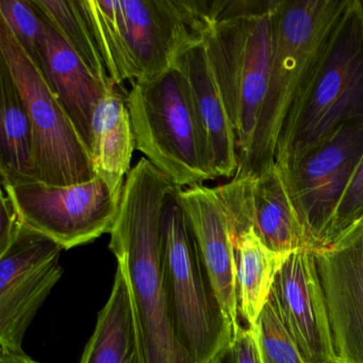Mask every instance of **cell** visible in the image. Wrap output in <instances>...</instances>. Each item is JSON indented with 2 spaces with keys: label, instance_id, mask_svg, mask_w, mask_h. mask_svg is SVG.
<instances>
[{
  "label": "cell",
  "instance_id": "obj_15",
  "mask_svg": "<svg viewBox=\"0 0 363 363\" xmlns=\"http://www.w3.org/2000/svg\"><path fill=\"white\" fill-rule=\"evenodd\" d=\"M235 175L241 178L246 213L252 228L267 247L280 254L315 252L277 163L267 165L257 175Z\"/></svg>",
  "mask_w": 363,
  "mask_h": 363
},
{
  "label": "cell",
  "instance_id": "obj_7",
  "mask_svg": "<svg viewBox=\"0 0 363 363\" xmlns=\"http://www.w3.org/2000/svg\"><path fill=\"white\" fill-rule=\"evenodd\" d=\"M178 190L163 211V272L172 318L191 363H220L233 344L235 326L212 288Z\"/></svg>",
  "mask_w": 363,
  "mask_h": 363
},
{
  "label": "cell",
  "instance_id": "obj_1",
  "mask_svg": "<svg viewBox=\"0 0 363 363\" xmlns=\"http://www.w3.org/2000/svg\"><path fill=\"white\" fill-rule=\"evenodd\" d=\"M146 158L129 172L109 248L128 280L147 363H191L172 318L163 272V211L177 191Z\"/></svg>",
  "mask_w": 363,
  "mask_h": 363
},
{
  "label": "cell",
  "instance_id": "obj_24",
  "mask_svg": "<svg viewBox=\"0 0 363 363\" xmlns=\"http://www.w3.org/2000/svg\"><path fill=\"white\" fill-rule=\"evenodd\" d=\"M263 363H306L269 296L255 327Z\"/></svg>",
  "mask_w": 363,
  "mask_h": 363
},
{
  "label": "cell",
  "instance_id": "obj_16",
  "mask_svg": "<svg viewBox=\"0 0 363 363\" xmlns=\"http://www.w3.org/2000/svg\"><path fill=\"white\" fill-rule=\"evenodd\" d=\"M44 22L43 73L90 152L95 110L113 86L96 77L45 18Z\"/></svg>",
  "mask_w": 363,
  "mask_h": 363
},
{
  "label": "cell",
  "instance_id": "obj_23",
  "mask_svg": "<svg viewBox=\"0 0 363 363\" xmlns=\"http://www.w3.org/2000/svg\"><path fill=\"white\" fill-rule=\"evenodd\" d=\"M0 20L7 24L29 58L43 72L45 22L33 0H1Z\"/></svg>",
  "mask_w": 363,
  "mask_h": 363
},
{
  "label": "cell",
  "instance_id": "obj_21",
  "mask_svg": "<svg viewBox=\"0 0 363 363\" xmlns=\"http://www.w3.org/2000/svg\"><path fill=\"white\" fill-rule=\"evenodd\" d=\"M233 241L239 313L247 327L255 328L271 296L276 275L291 254H280L267 247L252 227L238 235Z\"/></svg>",
  "mask_w": 363,
  "mask_h": 363
},
{
  "label": "cell",
  "instance_id": "obj_13",
  "mask_svg": "<svg viewBox=\"0 0 363 363\" xmlns=\"http://www.w3.org/2000/svg\"><path fill=\"white\" fill-rule=\"evenodd\" d=\"M271 296L306 363H337L314 252L299 250L286 258Z\"/></svg>",
  "mask_w": 363,
  "mask_h": 363
},
{
  "label": "cell",
  "instance_id": "obj_2",
  "mask_svg": "<svg viewBox=\"0 0 363 363\" xmlns=\"http://www.w3.org/2000/svg\"><path fill=\"white\" fill-rule=\"evenodd\" d=\"M110 80L150 82L203 43L211 0H82Z\"/></svg>",
  "mask_w": 363,
  "mask_h": 363
},
{
  "label": "cell",
  "instance_id": "obj_8",
  "mask_svg": "<svg viewBox=\"0 0 363 363\" xmlns=\"http://www.w3.org/2000/svg\"><path fill=\"white\" fill-rule=\"evenodd\" d=\"M0 55L18 86L33 128L35 179L67 186L95 177L90 152L63 109L45 74L0 20Z\"/></svg>",
  "mask_w": 363,
  "mask_h": 363
},
{
  "label": "cell",
  "instance_id": "obj_17",
  "mask_svg": "<svg viewBox=\"0 0 363 363\" xmlns=\"http://www.w3.org/2000/svg\"><path fill=\"white\" fill-rule=\"evenodd\" d=\"M176 65L190 86L211 155L214 177L233 178L239 167L237 137L203 43L189 50Z\"/></svg>",
  "mask_w": 363,
  "mask_h": 363
},
{
  "label": "cell",
  "instance_id": "obj_11",
  "mask_svg": "<svg viewBox=\"0 0 363 363\" xmlns=\"http://www.w3.org/2000/svg\"><path fill=\"white\" fill-rule=\"evenodd\" d=\"M62 250L25 223L0 250V347L23 350L29 325L62 277Z\"/></svg>",
  "mask_w": 363,
  "mask_h": 363
},
{
  "label": "cell",
  "instance_id": "obj_28",
  "mask_svg": "<svg viewBox=\"0 0 363 363\" xmlns=\"http://www.w3.org/2000/svg\"><path fill=\"white\" fill-rule=\"evenodd\" d=\"M0 363H39L27 356L23 350L0 347Z\"/></svg>",
  "mask_w": 363,
  "mask_h": 363
},
{
  "label": "cell",
  "instance_id": "obj_26",
  "mask_svg": "<svg viewBox=\"0 0 363 363\" xmlns=\"http://www.w3.org/2000/svg\"><path fill=\"white\" fill-rule=\"evenodd\" d=\"M224 363H263L254 328L240 326L233 344L224 357Z\"/></svg>",
  "mask_w": 363,
  "mask_h": 363
},
{
  "label": "cell",
  "instance_id": "obj_18",
  "mask_svg": "<svg viewBox=\"0 0 363 363\" xmlns=\"http://www.w3.org/2000/svg\"><path fill=\"white\" fill-rule=\"evenodd\" d=\"M135 150V133L126 99L118 86H113L95 110L90 156L94 175L106 182L120 201Z\"/></svg>",
  "mask_w": 363,
  "mask_h": 363
},
{
  "label": "cell",
  "instance_id": "obj_20",
  "mask_svg": "<svg viewBox=\"0 0 363 363\" xmlns=\"http://www.w3.org/2000/svg\"><path fill=\"white\" fill-rule=\"evenodd\" d=\"M0 173L3 186L37 180L30 118L3 58L0 59Z\"/></svg>",
  "mask_w": 363,
  "mask_h": 363
},
{
  "label": "cell",
  "instance_id": "obj_3",
  "mask_svg": "<svg viewBox=\"0 0 363 363\" xmlns=\"http://www.w3.org/2000/svg\"><path fill=\"white\" fill-rule=\"evenodd\" d=\"M280 0H212L203 45L237 137L250 152L269 84Z\"/></svg>",
  "mask_w": 363,
  "mask_h": 363
},
{
  "label": "cell",
  "instance_id": "obj_25",
  "mask_svg": "<svg viewBox=\"0 0 363 363\" xmlns=\"http://www.w3.org/2000/svg\"><path fill=\"white\" fill-rule=\"evenodd\" d=\"M363 220V156L344 192L335 212L325 246L333 243L344 231ZM324 246V247H325Z\"/></svg>",
  "mask_w": 363,
  "mask_h": 363
},
{
  "label": "cell",
  "instance_id": "obj_14",
  "mask_svg": "<svg viewBox=\"0 0 363 363\" xmlns=\"http://www.w3.org/2000/svg\"><path fill=\"white\" fill-rule=\"evenodd\" d=\"M177 197L196 240L212 288L237 330L241 324L235 241L233 227L218 190L201 184L179 189Z\"/></svg>",
  "mask_w": 363,
  "mask_h": 363
},
{
  "label": "cell",
  "instance_id": "obj_4",
  "mask_svg": "<svg viewBox=\"0 0 363 363\" xmlns=\"http://www.w3.org/2000/svg\"><path fill=\"white\" fill-rule=\"evenodd\" d=\"M363 124V8L348 0L284 122L275 162L315 145L347 125Z\"/></svg>",
  "mask_w": 363,
  "mask_h": 363
},
{
  "label": "cell",
  "instance_id": "obj_30",
  "mask_svg": "<svg viewBox=\"0 0 363 363\" xmlns=\"http://www.w3.org/2000/svg\"><path fill=\"white\" fill-rule=\"evenodd\" d=\"M361 4H362V8H363V1H361Z\"/></svg>",
  "mask_w": 363,
  "mask_h": 363
},
{
  "label": "cell",
  "instance_id": "obj_5",
  "mask_svg": "<svg viewBox=\"0 0 363 363\" xmlns=\"http://www.w3.org/2000/svg\"><path fill=\"white\" fill-rule=\"evenodd\" d=\"M348 0H280L269 84L250 152L235 174L257 175L275 162L284 122Z\"/></svg>",
  "mask_w": 363,
  "mask_h": 363
},
{
  "label": "cell",
  "instance_id": "obj_27",
  "mask_svg": "<svg viewBox=\"0 0 363 363\" xmlns=\"http://www.w3.org/2000/svg\"><path fill=\"white\" fill-rule=\"evenodd\" d=\"M0 250H5L14 235L18 233L24 220L14 209L10 199L5 193L1 194V222H0Z\"/></svg>",
  "mask_w": 363,
  "mask_h": 363
},
{
  "label": "cell",
  "instance_id": "obj_12",
  "mask_svg": "<svg viewBox=\"0 0 363 363\" xmlns=\"http://www.w3.org/2000/svg\"><path fill=\"white\" fill-rule=\"evenodd\" d=\"M314 256L337 363H363V220Z\"/></svg>",
  "mask_w": 363,
  "mask_h": 363
},
{
  "label": "cell",
  "instance_id": "obj_9",
  "mask_svg": "<svg viewBox=\"0 0 363 363\" xmlns=\"http://www.w3.org/2000/svg\"><path fill=\"white\" fill-rule=\"evenodd\" d=\"M362 156L363 124H354L278 165L315 250L326 244L340 201Z\"/></svg>",
  "mask_w": 363,
  "mask_h": 363
},
{
  "label": "cell",
  "instance_id": "obj_29",
  "mask_svg": "<svg viewBox=\"0 0 363 363\" xmlns=\"http://www.w3.org/2000/svg\"><path fill=\"white\" fill-rule=\"evenodd\" d=\"M220 363H224V359H223V360H222V361H220Z\"/></svg>",
  "mask_w": 363,
  "mask_h": 363
},
{
  "label": "cell",
  "instance_id": "obj_10",
  "mask_svg": "<svg viewBox=\"0 0 363 363\" xmlns=\"http://www.w3.org/2000/svg\"><path fill=\"white\" fill-rule=\"evenodd\" d=\"M3 188L25 224L48 235L63 250L111 233L120 210L121 201L96 176L73 186L31 180Z\"/></svg>",
  "mask_w": 363,
  "mask_h": 363
},
{
  "label": "cell",
  "instance_id": "obj_6",
  "mask_svg": "<svg viewBox=\"0 0 363 363\" xmlns=\"http://www.w3.org/2000/svg\"><path fill=\"white\" fill-rule=\"evenodd\" d=\"M126 101L135 150L176 186L191 188L216 179L190 86L177 65L150 82H133Z\"/></svg>",
  "mask_w": 363,
  "mask_h": 363
},
{
  "label": "cell",
  "instance_id": "obj_19",
  "mask_svg": "<svg viewBox=\"0 0 363 363\" xmlns=\"http://www.w3.org/2000/svg\"><path fill=\"white\" fill-rule=\"evenodd\" d=\"M80 363H147L130 286L120 265Z\"/></svg>",
  "mask_w": 363,
  "mask_h": 363
},
{
  "label": "cell",
  "instance_id": "obj_22",
  "mask_svg": "<svg viewBox=\"0 0 363 363\" xmlns=\"http://www.w3.org/2000/svg\"><path fill=\"white\" fill-rule=\"evenodd\" d=\"M33 4L88 69L108 86H116L110 80L82 0H33Z\"/></svg>",
  "mask_w": 363,
  "mask_h": 363
}]
</instances>
